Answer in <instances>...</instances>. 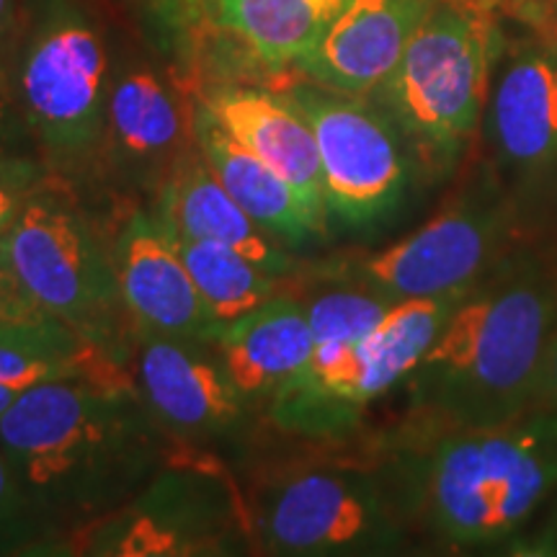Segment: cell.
Masks as SVG:
<instances>
[{
  "label": "cell",
  "mask_w": 557,
  "mask_h": 557,
  "mask_svg": "<svg viewBox=\"0 0 557 557\" xmlns=\"http://www.w3.org/2000/svg\"><path fill=\"white\" fill-rule=\"evenodd\" d=\"M132 382L50 380L0 416V451L39 517L90 519L135 496L158 431Z\"/></svg>",
  "instance_id": "obj_1"
},
{
  "label": "cell",
  "mask_w": 557,
  "mask_h": 557,
  "mask_svg": "<svg viewBox=\"0 0 557 557\" xmlns=\"http://www.w3.org/2000/svg\"><path fill=\"white\" fill-rule=\"evenodd\" d=\"M557 329V261L508 253L451 310L408 382L416 403L449 429L513 421L532 408Z\"/></svg>",
  "instance_id": "obj_2"
},
{
  "label": "cell",
  "mask_w": 557,
  "mask_h": 557,
  "mask_svg": "<svg viewBox=\"0 0 557 557\" xmlns=\"http://www.w3.org/2000/svg\"><path fill=\"white\" fill-rule=\"evenodd\" d=\"M557 491V413L449 429L421 470V508L449 545H493L517 534Z\"/></svg>",
  "instance_id": "obj_3"
},
{
  "label": "cell",
  "mask_w": 557,
  "mask_h": 557,
  "mask_svg": "<svg viewBox=\"0 0 557 557\" xmlns=\"http://www.w3.org/2000/svg\"><path fill=\"white\" fill-rule=\"evenodd\" d=\"M493 32L480 13L436 5L398 67L374 90L431 169H449L475 137L491 86Z\"/></svg>",
  "instance_id": "obj_4"
},
{
  "label": "cell",
  "mask_w": 557,
  "mask_h": 557,
  "mask_svg": "<svg viewBox=\"0 0 557 557\" xmlns=\"http://www.w3.org/2000/svg\"><path fill=\"white\" fill-rule=\"evenodd\" d=\"M0 259L47 315L111 351L120 348L124 302L114 261L65 194L41 184L0 243Z\"/></svg>",
  "instance_id": "obj_5"
},
{
  "label": "cell",
  "mask_w": 557,
  "mask_h": 557,
  "mask_svg": "<svg viewBox=\"0 0 557 557\" xmlns=\"http://www.w3.org/2000/svg\"><path fill=\"white\" fill-rule=\"evenodd\" d=\"M107 47L75 0H37L18 62L26 122L54 160H75L107 132Z\"/></svg>",
  "instance_id": "obj_6"
},
{
  "label": "cell",
  "mask_w": 557,
  "mask_h": 557,
  "mask_svg": "<svg viewBox=\"0 0 557 557\" xmlns=\"http://www.w3.org/2000/svg\"><path fill=\"white\" fill-rule=\"evenodd\" d=\"M513 225V197L487 181L403 240L367 256L359 276L389 302L465 297L511 253Z\"/></svg>",
  "instance_id": "obj_7"
},
{
  "label": "cell",
  "mask_w": 557,
  "mask_h": 557,
  "mask_svg": "<svg viewBox=\"0 0 557 557\" xmlns=\"http://www.w3.org/2000/svg\"><path fill=\"white\" fill-rule=\"evenodd\" d=\"M315 132L329 212L351 227L385 220L408 186L403 135L389 116L318 83L287 90Z\"/></svg>",
  "instance_id": "obj_8"
},
{
  "label": "cell",
  "mask_w": 557,
  "mask_h": 557,
  "mask_svg": "<svg viewBox=\"0 0 557 557\" xmlns=\"http://www.w3.org/2000/svg\"><path fill=\"white\" fill-rule=\"evenodd\" d=\"M261 542L284 555L387 553L400 527L380 485L351 470H302L259 504Z\"/></svg>",
  "instance_id": "obj_9"
},
{
  "label": "cell",
  "mask_w": 557,
  "mask_h": 557,
  "mask_svg": "<svg viewBox=\"0 0 557 557\" xmlns=\"http://www.w3.org/2000/svg\"><path fill=\"white\" fill-rule=\"evenodd\" d=\"M116 284L124 310L143 333L214 344L222 325L194 287L163 220L135 212L116 240Z\"/></svg>",
  "instance_id": "obj_10"
},
{
  "label": "cell",
  "mask_w": 557,
  "mask_h": 557,
  "mask_svg": "<svg viewBox=\"0 0 557 557\" xmlns=\"http://www.w3.org/2000/svg\"><path fill=\"white\" fill-rule=\"evenodd\" d=\"M436 5L438 0H344L315 50L297 67L338 94H374Z\"/></svg>",
  "instance_id": "obj_11"
},
{
  "label": "cell",
  "mask_w": 557,
  "mask_h": 557,
  "mask_svg": "<svg viewBox=\"0 0 557 557\" xmlns=\"http://www.w3.org/2000/svg\"><path fill=\"white\" fill-rule=\"evenodd\" d=\"M194 341L145 333L139 348V395L165 426L181 434H225L240 426L248 398L225 364L194 348Z\"/></svg>",
  "instance_id": "obj_12"
},
{
  "label": "cell",
  "mask_w": 557,
  "mask_h": 557,
  "mask_svg": "<svg viewBox=\"0 0 557 557\" xmlns=\"http://www.w3.org/2000/svg\"><path fill=\"white\" fill-rule=\"evenodd\" d=\"M199 103L243 148L287 178L310 212L325 225L329 205L315 132L287 94H271L253 86H218L209 88Z\"/></svg>",
  "instance_id": "obj_13"
},
{
  "label": "cell",
  "mask_w": 557,
  "mask_h": 557,
  "mask_svg": "<svg viewBox=\"0 0 557 557\" xmlns=\"http://www.w3.org/2000/svg\"><path fill=\"white\" fill-rule=\"evenodd\" d=\"M487 139L496 163L521 184L557 169V54L527 50L498 73L487 96Z\"/></svg>",
  "instance_id": "obj_14"
},
{
  "label": "cell",
  "mask_w": 557,
  "mask_h": 557,
  "mask_svg": "<svg viewBox=\"0 0 557 557\" xmlns=\"http://www.w3.org/2000/svg\"><path fill=\"white\" fill-rule=\"evenodd\" d=\"M158 218L173 233L238 250L276 276L289 269V259L271 240L274 235H269L230 197L225 186L209 171L197 143L181 152L165 176Z\"/></svg>",
  "instance_id": "obj_15"
},
{
  "label": "cell",
  "mask_w": 557,
  "mask_h": 557,
  "mask_svg": "<svg viewBox=\"0 0 557 557\" xmlns=\"http://www.w3.org/2000/svg\"><path fill=\"white\" fill-rule=\"evenodd\" d=\"M186 116L176 88L150 67H129L111 81L107 132L111 152L139 176H169L184 152Z\"/></svg>",
  "instance_id": "obj_16"
},
{
  "label": "cell",
  "mask_w": 557,
  "mask_h": 557,
  "mask_svg": "<svg viewBox=\"0 0 557 557\" xmlns=\"http://www.w3.org/2000/svg\"><path fill=\"white\" fill-rule=\"evenodd\" d=\"M220 359L248 400L276 395L305 372L315 336L305 305L271 297L220 331Z\"/></svg>",
  "instance_id": "obj_17"
},
{
  "label": "cell",
  "mask_w": 557,
  "mask_h": 557,
  "mask_svg": "<svg viewBox=\"0 0 557 557\" xmlns=\"http://www.w3.org/2000/svg\"><path fill=\"white\" fill-rule=\"evenodd\" d=\"M191 132L214 178L269 235L299 246L323 230V222L310 212L295 186L243 148L201 103L194 109Z\"/></svg>",
  "instance_id": "obj_18"
},
{
  "label": "cell",
  "mask_w": 557,
  "mask_h": 557,
  "mask_svg": "<svg viewBox=\"0 0 557 557\" xmlns=\"http://www.w3.org/2000/svg\"><path fill=\"white\" fill-rule=\"evenodd\" d=\"M344 0H220V18L269 65H299Z\"/></svg>",
  "instance_id": "obj_19"
},
{
  "label": "cell",
  "mask_w": 557,
  "mask_h": 557,
  "mask_svg": "<svg viewBox=\"0 0 557 557\" xmlns=\"http://www.w3.org/2000/svg\"><path fill=\"white\" fill-rule=\"evenodd\" d=\"M169 235L181 261L189 269L194 287L222 329L274 297L276 274L261 269L238 250L220 243L186 238L173 230H169Z\"/></svg>",
  "instance_id": "obj_20"
},
{
  "label": "cell",
  "mask_w": 557,
  "mask_h": 557,
  "mask_svg": "<svg viewBox=\"0 0 557 557\" xmlns=\"http://www.w3.org/2000/svg\"><path fill=\"white\" fill-rule=\"evenodd\" d=\"M389 305V299L374 295L372 289H338L318 295L305 305V312L315 344H359L377 329Z\"/></svg>",
  "instance_id": "obj_21"
},
{
  "label": "cell",
  "mask_w": 557,
  "mask_h": 557,
  "mask_svg": "<svg viewBox=\"0 0 557 557\" xmlns=\"http://www.w3.org/2000/svg\"><path fill=\"white\" fill-rule=\"evenodd\" d=\"M39 527V513L21 491L18 480L0 451V547L26 545Z\"/></svg>",
  "instance_id": "obj_22"
},
{
  "label": "cell",
  "mask_w": 557,
  "mask_h": 557,
  "mask_svg": "<svg viewBox=\"0 0 557 557\" xmlns=\"http://www.w3.org/2000/svg\"><path fill=\"white\" fill-rule=\"evenodd\" d=\"M41 186L39 165L29 158L0 150V243L16 222L26 199Z\"/></svg>",
  "instance_id": "obj_23"
},
{
  "label": "cell",
  "mask_w": 557,
  "mask_h": 557,
  "mask_svg": "<svg viewBox=\"0 0 557 557\" xmlns=\"http://www.w3.org/2000/svg\"><path fill=\"white\" fill-rule=\"evenodd\" d=\"M50 318L26 295L13 271L0 259V323H41Z\"/></svg>",
  "instance_id": "obj_24"
},
{
  "label": "cell",
  "mask_w": 557,
  "mask_h": 557,
  "mask_svg": "<svg viewBox=\"0 0 557 557\" xmlns=\"http://www.w3.org/2000/svg\"><path fill=\"white\" fill-rule=\"evenodd\" d=\"M529 410H547V413H557V329L545 351V359H542L537 387H534L532 408Z\"/></svg>",
  "instance_id": "obj_25"
},
{
  "label": "cell",
  "mask_w": 557,
  "mask_h": 557,
  "mask_svg": "<svg viewBox=\"0 0 557 557\" xmlns=\"http://www.w3.org/2000/svg\"><path fill=\"white\" fill-rule=\"evenodd\" d=\"M11 132H13V111H11L9 99H5V94L0 90V150H3V145L11 139Z\"/></svg>",
  "instance_id": "obj_26"
},
{
  "label": "cell",
  "mask_w": 557,
  "mask_h": 557,
  "mask_svg": "<svg viewBox=\"0 0 557 557\" xmlns=\"http://www.w3.org/2000/svg\"><path fill=\"white\" fill-rule=\"evenodd\" d=\"M13 29V0H0V41Z\"/></svg>",
  "instance_id": "obj_27"
},
{
  "label": "cell",
  "mask_w": 557,
  "mask_h": 557,
  "mask_svg": "<svg viewBox=\"0 0 557 557\" xmlns=\"http://www.w3.org/2000/svg\"><path fill=\"white\" fill-rule=\"evenodd\" d=\"M16 398H18L16 389H11L9 385H3V382H0V416H3L5 410L13 406V400Z\"/></svg>",
  "instance_id": "obj_28"
}]
</instances>
